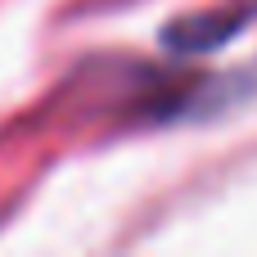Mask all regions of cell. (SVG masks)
Listing matches in <instances>:
<instances>
[{
  "label": "cell",
  "mask_w": 257,
  "mask_h": 257,
  "mask_svg": "<svg viewBox=\"0 0 257 257\" xmlns=\"http://www.w3.org/2000/svg\"><path fill=\"white\" fill-rule=\"evenodd\" d=\"M257 23V5H212V9H190V14H176L158 27V45L163 54H176V59H199V54H212L221 45H230L239 32H248Z\"/></svg>",
  "instance_id": "1"
}]
</instances>
